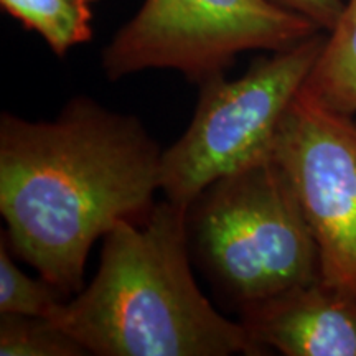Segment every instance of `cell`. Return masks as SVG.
Returning <instances> with one entry per match:
<instances>
[{
    "label": "cell",
    "mask_w": 356,
    "mask_h": 356,
    "mask_svg": "<svg viewBox=\"0 0 356 356\" xmlns=\"http://www.w3.org/2000/svg\"><path fill=\"white\" fill-rule=\"evenodd\" d=\"M162 152L136 115L73 97L56 119L0 118V213L8 246L68 296L89 251L119 221L147 218Z\"/></svg>",
    "instance_id": "cell-1"
},
{
    "label": "cell",
    "mask_w": 356,
    "mask_h": 356,
    "mask_svg": "<svg viewBox=\"0 0 356 356\" xmlns=\"http://www.w3.org/2000/svg\"><path fill=\"white\" fill-rule=\"evenodd\" d=\"M188 210L165 200L139 226L119 221L102 238L89 286L48 318L99 356L267 355L200 291L190 267Z\"/></svg>",
    "instance_id": "cell-2"
},
{
    "label": "cell",
    "mask_w": 356,
    "mask_h": 356,
    "mask_svg": "<svg viewBox=\"0 0 356 356\" xmlns=\"http://www.w3.org/2000/svg\"><path fill=\"white\" fill-rule=\"evenodd\" d=\"M188 229L239 309L320 279L317 244L273 152L208 186L191 203Z\"/></svg>",
    "instance_id": "cell-3"
},
{
    "label": "cell",
    "mask_w": 356,
    "mask_h": 356,
    "mask_svg": "<svg viewBox=\"0 0 356 356\" xmlns=\"http://www.w3.org/2000/svg\"><path fill=\"white\" fill-rule=\"evenodd\" d=\"M327 33L270 51L244 76L216 74L200 83V99L184 136L162 152L160 190L190 208L220 178L273 152L275 136L293 97L317 63Z\"/></svg>",
    "instance_id": "cell-4"
},
{
    "label": "cell",
    "mask_w": 356,
    "mask_h": 356,
    "mask_svg": "<svg viewBox=\"0 0 356 356\" xmlns=\"http://www.w3.org/2000/svg\"><path fill=\"white\" fill-rule=\"evenodd\" d=\"M322 32L274 0H144L101 56L111 81L175 70L188 81L225 74L239 53L280 51Z\"/></svg>",
    "instance_id": "cell-5"
},
{
    "label": "cell",
    "mask_w": 356,
    "mask_h": 356,
    "mask_svg": "<svg viewBox=\"0 0 356 356\" xmlns=\"http://www.w3.org/2000/svg\"><path fill=\"white\" fill-rule=\"evenodd\" d=\"M350 118L304 84L273 154L317 244L320 279L356 299V126Z\"/></svg>",
    "instance_id": "cell-6"
},
{
    "label": "cell",
    "mask_w": 356,
    "mask_h": 356,
    "mask_svg": "<svg viewBox=\"0 0 356 356\" xmlns=\"http://www.w3.org/2000/svg\"><path fill=\"white\" fill-rule=\"evenodd\" d=\"M262 350L286 356H356V299L322 279L241 309Z\"/></svg>",
    "instance_id": "cell-7"
},
{
    "label": "cell",
    "mask_w": 356,
    "mask_h": 356,
    "mask_svg": "<svg viewBox=\"0 0 356 356\" xmlns=\"http://www.w3.org/2000/svg\"><path fill=\"white\" fill-rule=\"evenodd\" d=\"M305 86L338 113L356 114V0L345 2Z\"/></svg>",
    "instance_id": "cell-8"
},
{
    "label": "cell",
    "mask_w": 356,
    "mask_h": 356,
    "mask_svg": "<svg viewBox=\"0 0 356 356\" xmlns=\"http://www.w3.org/2000/svg\"><path fill=\"white\" fill-rule=\"evenodd\" d=\"M0 7L37 32L56 56H65L92 37V10L74 0H0Z\"/></svg>",
    "instance_id": "cell-9"
},
{
    "label": "cell",
    "mask_w": 356,
    "mask_h": 356,
    "mask_svg": "<svg viewBox=\"0 0 356 356\" xmlns=\"http://www.w3.org/2000/svg\"><path fill=\"white\" fill-rule=\"evenodd\" d=\"M65 293L43 277L33 279L12 259L6 236L0 239V315L51 317Z\"/></svg>",
    "instance_id": "cell-10"
},
{
    "label": "cell",
    "mask_w": 356,
    "mask_h": 356,
    "mask_svg": "<svg viewBox=\"0 0 356 356\" xmlns=\"http://www.w3.org/2000/svg\"><path fill=\"white\" fill-rule=\"evenodd\" d=\"M88 351L47 317L2 315L0 355L2 356H81Z\"/></svg>",
    "instance_id": "cell-11"
},
{
    "label": "cell",
    "mask_w": 356,
    "mask_h": 356,
    "mask_svg": "<svg viewBox=\"0 0 356 356\" xmlns=\"http://www.w3.org/2000/svg\"><path fill=\"white\" fill-rule=\"evenodd\" d=\"M289 10L300 13L302 17L314 22L320 30L328 33L340 19L343 10V0H274Z\"/></svg>",
    "instance_id": "cell-12"
},
{
    "label": "cell",
    "mask_w": 356,
    "mask_h": 356,
    "mask_svg": "<svg viewBox=\"0 0 356 356\" xmlns=\"http://www.w3.org/2000/svg\"><path fill=\"white\" fill-rule=\"evenodd\" d=\"M74 2H78L79 6H83V7H89V8H91V6L96 2V0H74Z\"/></svg>",
    "instance_id": "cell-13"
}]
</instances>
